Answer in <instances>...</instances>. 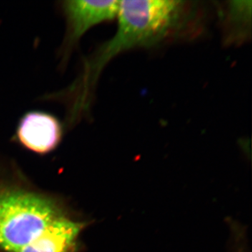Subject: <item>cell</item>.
I'll list each match as a JSON object with an SVG mask.
<instances>
[{"mask_svg": "<svg viewBox=\"0 0 252 252\" xmlns=\"http://www.w3.org/2000/svg\"><path fill=\"white\" fill-rule=\"evenodd\" d=\"M196 4L181 0L119 1L116 32L84 61L73 81L74 88L86 95L94 94L101 73L119 55L195 35L202 23Z\"/></svg>", "mask_w": 252, "mask_h": 252, "instance_id": "1", "label": "cell"}, {"mask_svg": "<svg viewBox=\"0 0 252 252\" xmlns=\"http://www.w3.org/2000/svg\"><path fill=\"white\" fill-rule=\"evenodd\" d=\"M61 216L44 197L22 190L0 192V250L19 252Z\"/></svg>", "mask_w": 252, "mask_h": 252, "instance_id": "2", "label": "cell"}, {"mask_svg": "<svg viewBox=\"0 0 252 252\" xmlns=\"http://www.w3.org/2000/svg\"><path fill=\"white\" fill-rule=\"evenodd\" d=\"M119 1L66 0L60 2V8L65 20L64 34L60 56L65 63L81 37L89 30L100 23L117 18Z\"/></svg>", "mask_w": 252, "mask_h": 252, "instance_id": "3", "label": "cell"}, {"mask_svg": "<svg viewBox=\"0 0 252 252\" xmlns=\"http://www.w3.org/2000/svg\"><path fill=\"white\" fill-rule=\"evenodd\" d=\"M64 129L61 121L51 113L29 111L18 120L14 138L31 152L46 154L59 147L63 140Z\"/></svg>", "mask_w": 252, "mask_h": 252, "instance_id": "4", "label": "cell"}, {"mask_svg": "<svg viewBox=\"0 0 252 252\" xmlns=\"http://www.w3.org/2000/svg\"><path fill=\"white\" fill-rule=\"evenodd\" d=\"M84 227L62 215L18 252H69Z\"/></svg>", "mask_w": 252, "mask_h": 252, "instance_id": "5", "label": "cell"}, {"mask_svg": "<svg viewBox=\"0 0 252 252\" xmlns=\"http://www.w3.org/2000/svg\"><path fill=\"white\" fill-rule=\"evenodd\" d=\"M220 6L225 44H240L250 39L252 1H228Z\"/></svg>", "mask_w": 252, "mask_h": 252, "instance_id": "6", "label": "cell"}, {"mask_svg": "<svg viewBox=\"0 0 252 252\" xmlns=\"http://www.w3.org/2000/svg\"><path fill=\"white\" fill-rule=\"evenodd\" d=\"M46 99H49V95L46 96ZM66 119H67V118H66ZM68 124V123L67 122H66V124ZM68 126H69V127H72V126H73L72 125H70V124H68Z\"/></svg>", "mask_w": 252, "mask_h": 252, "instance_id": "7", "label": "cell"}]
</instances>
